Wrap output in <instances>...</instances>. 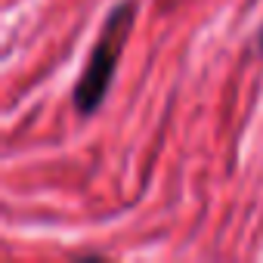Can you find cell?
<instances>
[{"label": "cell", "instance_id": "obj_1", "mask_svg": "<svg viewBox=\"0 0 263 263\" xmlns=\"http://www.w3.org/2000/svg\"><path fill=\"white\" fill-rule=\"evenodd\" d=\"M134 19H137V0H121V4L108 13L90 56H87V65L74 84V108L81 115H93L102 102H105V93L111 87V78H115V68H118V59L127 47V37L134 31Z\"/></svg>", "mask_w": 263, "mask_h": 263}, {"label": "cell", "instance_id": "obj_2", "mask_svg": "<svg viewBox=\"0 0 263 263\" xmlns=\"http://www.w3.org/2000/svg\"><path fill=\"white\" fill-rule=\"evenodd\" d=\"M260 47H263V34H260Z\"/></svg>", "mask_w": 263, "mask_h": 263}]
</instances>
